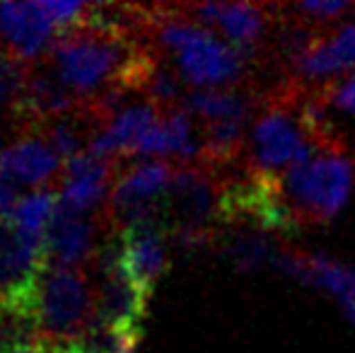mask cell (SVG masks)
<instances>
[{
    "mask_svg": "<svg viewBox=\"0 0 355 353\" xmlns=\"http://www.w3.org/2000/svg\"><path fill=\"white\" fill-rule=\"evenodd\" d=\"M37 329L53 341H75L94 320V291L83 268L49 266L34 310Z\"/></svg>",
    "mask_w": 355,
    "mask_h": 353,
    "instance_id": "277c9868",
    "label": "cell"
},
{
    "mask_svg": "<svg viewBox=\"0 0 355 353\" xmlns=\"http://www.w3.org/2000/svg\"><path fill=\"white\" fill-rule=\"evenodd\" d=\"M293 68L295 76L304 83H327L355 71V22L329 37H319Z\"/></svg>",
    "mask_w": 355,
    "mask_h": 353,
    "instance_id": "4fadbf2b",
    "label": "cell"
},
{
    "mask_svg": "<svg viewBox=\"0 0 355 353\" xmlns=\"http://www.w3.org/2000/svg\"><path fill=\"white\" fill-rule=\"evenodd\" d=\"M58 203H61V193H58V189L53 184L39 187L34 191H29L27 196L17 198L12 211L8 213V221L19 230L29 232V235L46 237L49 223H51Z\"/></svg>",
    "mask_w": 355,
    "mask_h": 353,
    "instance_id": "2e32d148",
    "label": "cell"
},
{
    "mask_svg": "<svg viewBox=\"0 0 355 353\" xmlns=\"http://www.w3.org/2000/svg\"><path fill=\"white\" fill-rule=\"evenodd\" d=\"M182 10L201 27H213L225 34L230 46L237 49L247 61L257 58L268 29L266 8L252 3H201Z\"/></svg>",
    "mask_w": 355,
    "mask_h": 353,
    "instance_id": "ba28073f",
    "label": "cell"
},
{
    "mask_svg": "<svg viewBox=\"0 0 355 353\" xmlns=\"http://www.w3.org/2000/svg\"><path fill=\"white\" fill-rule=\"evenodd\" d=\"M353 22H355V19H353Z\"/></svg>",
    "mask_w": 355,
    "mask_h": 353,
    "instance_id": "603a6c76",
    "label": "cell"
},
{
    "mask_svg": "<svg viewBox=\"0 0 355 353\" xmlns=\"http://www.w3.org/2000/svg\"><path fill=\"white\" fill-rule=\"evenodd\" d=\"M273 268L297 281L300 286L327 293L338 302V307L355 302V266L334 259L324 252H309V255L281 252Z\"/></svg>",
    "mask_w": 355,
    "mask_h": 353,
    "instance_id": "30bf717a",
    "label": "cell"
},
{
    "mask_svg": "<svg viewBox=\"0 0 355 353\" xmlns=\"http://www.w3.org/2000/svg\"><path fill=\"white\" fill-rule=\"evenodd\" d=\"M324 99L329 104H334L336 109L348 114H355V73L348 76L346 80H336L327 87V92H322Z\"/></svg>",
    "mask_w": 355,
    "mask_h": 353,
    "instance_id": "ffe728a7",
    "label": "cell"
},
{
    "mask_svg": "<svg viewBox=\"0 0 355 353\" xmlns=\"http://www.w3.org/2000/svg\"><path fill=\"white\" fill-rule=\"evenodd\" d=\"M119 177L116 162L97 157L94 153H80L73 160L63 162L61 172V201L75 211L92 213L107 206L109 193Z\"/></svg>",
    "mask_w": 355,
    "mask_h": 353,
    "instance_id": "8fae6325",
    "label": "cell"
},
{
    "mask_svg": "<svg viewBox=\"0 0 355 353\" xmlns=\"http://www.w3.org/2000/svg\"><path fill=\"white\" fill-rule=\"evenodd\" d=\"M15 193H17L15 184L10 182L3 172H0V221H5V218H8V213L12 211V206L17 203V201H15Z\"/></svg>",
    "mask_w": 355,
    "mask_h": 353,
    "instance_id": "44dd1931",
    "label": "cell"
},
{
    "mask_svg": "<svg viewBox=\"0 0 355 353\" xmlns=\"http://www.w3.org/2000/svg\"><path fill=\"white\" fill-rule=\"evenodd\" d=\"M58 34L42 3H0V53L22 63L42 61Z\"/></svg>",
    "mask_w": 355,
    "mask_h": 353,
    "instance_id": "52a82bcc",
    "label": "cell"
},
{
    "mask_svg": "<svg viewBox=\"0 0 355 353\" xmlns=\"http://www.w3.org/2000/svg\"><path fill=\"white\" fill-rule=\"evenodd\" d=\"M0 172L12 184L49 187L53 177L61 179L63 160L39 133H24L0 153Z\"/></svg>",
    "mask_w": 355,
    "mask_h": 353,
    "instance_id": "7c38bea8",
    "label": "cell"
},
{
    "mask_svg": "<svg viewBox=\"0 0 355 353\" xmlns=\"http://www.w3.org/2000/svg\"><path fill=\"white\" fill-rule=\"evenodd\" d=\"M182 107L201 123H247L257 109L254 94L242 89H191L184 94Z\"/></svg>",
    "mask_w": 355,
    "mask_h": 353,
    "instance_id": "5bb4252c",
    "label": "cell"
},
{
    "mask_svg": "<svg viewBox=\"0 0 355 353\" xmlns=\"http://www.w3.org/2000/svg\"><path fill=\"white\" fill-rule=\"evenodd\" d=\"M46 268V237L29 235L8 218L0 221V307L34 320L39 286Z\"/></svg>",
    "mask_w": 355,
    "mask_h": 353,
    "instance_id": "5b68a950",
    "label": "cell"
},
{
    "mask_svg": "<svg viewBox=\"0 0 355 353\" xmlns=\"http://www.w3.org/2000/svg\"><path fill=\"white\" fill-rule=\"evenodd\" d=\"M143 332H121L107 327L97 317L78 339L80 353H136Z\"/></svg>",
    "mask_w": 355,
    "mask_h": 353,
    "instance_id": "e0dca14e",
    "label": "cell"
},
{
    "mask_svg": "<svg viewBox=\"0 0 355 353\" xmlns=\"http://www.w3.org/2000/svg\"><path fill=\"white\" fill-rule=\"evenodd\" d=\"M341 312L346 315V320L351 322V325H355V302H351V305H343Z\"/></svg>",
    "mask_w": 355,
    "mask_h": 353,
    "instance_id": "7402d4cb",
    "label": "cell"
},
{
    "mask_svg": "<svg viewBox=\"0 0 355 353\" xmlns=\"http://www.w3.org/2000/svg\"><path fill=\"white\" fill-rule=\"evenodd\" d=\"M281 252L276 237L263 230H239L225 242V255L239 273H254L273 266Z\"/></svg>",
    "mask_w": 355,
    "mask_h": 353,
    "instance_id": "9a60e30c",
    "label": "cell"
},
{
    "mask_svg": "<svg viewBox=\"0 0 355 353\" xmlns=\"http://www.w3.org/2000/svg\"><path fill=\"white\" fill-rule=\"evenodd\" d=\"M121 266L141 291L150 295L167 268V227L162 221H143L119 230Z\"/></svg>",
    "mask_w": 355,
    "mask_h": 353,
    "instance_id": "9c48e42d",
    "label": "cell"
},
{
    "mask_svg": "<svg viewBox=\"0 0 355 353\" xmlns=\"http://www.w3.org/2000/svg\"><path fill=\"white\" fill-rule=\"evenodd\" d=\"M42 5L49 17H51V22L56 24L61 32L83 27L85 15H87V3H58V0H49V3H42Z\"/></svg>",
    "mask_w": 355,
    "mask_h": 353,
    "instance_id": "d6986e66",
    "label": "cell"
},
{
    "mask_svg": "<svg viewBox=\"0 0 355 353\" xmlns=\"http://www.w3.org/2000/svg\"><path fill=\"white\" fill-rule=\"evenodd\" d=\"M351 3H334V0H317V3H297L293 5L295 17H300L307 24H329L336 22L346 12H351Z\"/></svg>",
    "mask_w": 355,
    "mask_h": 353,
    "instance_id": "ac0fdd59",
    "label": "cell"
},
{
    "mask_svg": "<svg viewBox=\"0 0 355 353\" xmlns=\"http://www.w3.org/2000/svg\"><path fill=\"white\" fill-rule=\"evenodd\" d=\"M355 160L341 141L319 150L302 165L290 167L278 179V191L295 225H324L351 201Z\"/></svg>",
    "mask_w": 355,
    "mask_h": 353,
    "instance_id": "3957f363",
    "label": "cell"
},
{
    "mask_svg": "<svg viewBox=\"0 0 355 353\" xmlns=\"http://www.w3.org/2000/svg\"><path fill=\"white\" fill-rule=\"evenodd\" d=\"M338 143L312 99L295 87L266 97L249 131V170L263 179H281L290 167L302 165L319 150Z\"/></svg>",
    "mask_w": 355,
    "mask_h": 353,
    "instance_id": "6da1fadb",
    "label": "cell"
},
{
    "mask_svg": "<svg viewBox=\"0 0 355 353\" xmlns=\"http://www.w3.org/2000/svg\"><path fill=\"white\" fill-rule=\"evenodd\" d=\"M148 32H153L150 44L172 56L177 76L193 89H227L247 71L249 61L237 49L193 22L184 10L153 8Z\"/></svg>",
    "mask_w": 355,
    "mask_h": 353,
    "instance_id": "7a4b0ae2",
    "label": "cell"
},
{
    "mask_svg": "<svg viewBox=\"0 0 355 353\" xmlns=\"http://www.w3.org/2000/svg\"><path fill=\"white\" fill-rule=\"evenodd\" d=\"M112 232L119 230L112 227L104 211L89 216V213L75 211L61 201L46 230L49 266L83 268L85 271V266H92L99 247Z\"/></svg>",
    "mask_w": 355,
    "mask_h": 353,
    "instance_id": "8992f818",
    "label": "cell"
}]
</instances>
